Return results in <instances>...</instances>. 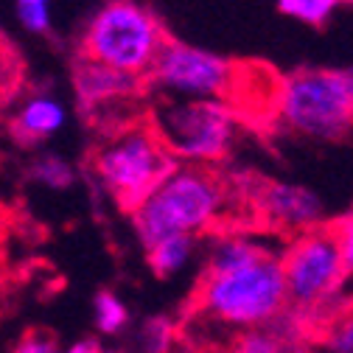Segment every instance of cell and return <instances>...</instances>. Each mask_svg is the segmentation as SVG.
I'll return each mask as SVG.
<instances>
[{
    "mask_svg": "<svg viewBox=\"0 0 353 353\" xmlns=\"http://www.w3.org/2000/svg\"><path fill=\"white\" fill-rule=\"evenodd\" d=\"M292 353H320L314 345H308V347H297V350H292Z\"/></svg>",
    "mask_w": 353,
    "mask_h": 353,
    "instance_id": "obj_25",
    "label": "cell"
},
{
    "mask_svg": "<svg viewBox=\"0 0 353 353\" xmlns=\"http://www.w3.org/2000/svg\"><path fill=\"white\" fill-rule=\"evenodd\" d=\"M228 353H292V347L278 334V328L270 323V325L250 328V331H241L239 336H233Z\"/></svg>",
    "mask_w": 353,
    "mask_h": 353,
    "instance_id": "obj_19",
    "label": "cell"
},
{
    "mask_svg": "<svg viewBox=\"0 0 353 353\" xmlns=\"http://www.w3.org/2000/svg\"><path fill=\"white\" fill-rule=\"evenodd\" d=\"M314 347L320 353H353V300H342L320 320Z\"/></svg>",
    "mask_w": 353,
    "mask_h": 353,
    "instance_id": "obj_14",
    "label": "cell"
},
{
    "mask_svg": "<svg viewBox=\"0 0 353 353\" xmlns=\"http://www.w3.org/2000/svg\"><path fill=\"white\" fill-rule=\"evenodd\" d=\"M28 180L46 191H68L76 185V168L62 154L42 152L28 165Z\"/></svg>",
    "mask_w": 353,
    "mask_h": 353,
    "instance_id": "obj_15",
    "label": "cell"
},
{
    "mask_svg": "<svg viewBox=\"0 0 353 353\" xmlns=\"http://www.w3.org/2000/svg\"><path fill=\"white\" fill-rule=\"evenodd\" d=\"M176 165L180 163L149 118L110 132L93 152V176L99 188L126 213L141 208Z\"/></svg>",
    "mask_w": 353,
    "mask_h": 353,
    "instance_id": "obj_4",
    "label": "cell"
},
{
    "mask_svg": "<svg viewBox=\"0 0 353 353\" xmlns=\"http://www.w3.org/2000/svg\"><path fill=\"white\" fill-rule=\"evenodd\" d=\"M141 90V76H132L101 62L84 59L73 70V93L84 112H110L112 107L129 104Z\"/></svg>",
    "mask_w": 353,
    "mask_h": 353,
    "instance_id": "obj_10",
    "label": "cell"
},
{
    "mask_svg": "<svg viewBox=\"0 0 353 353\" xmlns=\"http://www.w3.org/2000/svg\"><path fill=\"white\" fill-rule=\"evenodd\" d=\"M152 87L163 99H222L239 93L241 68L210 48L168 39L154 68L149 70ZM233 104V101H230Z\"/></svg>",
    "mask_w": 353,
    "mask_h": 353,
    "instance_id": "obj_8",
    "label": "cell"
},
{
    "mask_svg": "<svg viewBox=\"0 0 353 353\" xmlns=\"http://www.w3.org/2000/svg\"><path fill=\"white\" fill-rule=\"evenodd\" d=\"M272 118L312 143L353 141V68H300L275 81Z\"/></svg>",
    "mask_w": 353,
    "mask_h": 353,
    "instance_id": "obj_2",
    "label": "cell"
},
{
    "mask_svg": "<svg viewBox=\"0 0 353 353\" xmlns=\"http://www.w3.org/2000/svg\"><path fill=\"white\" fill-rule=\"evenodd\" d=\"M342 3H347V6H353V0H342Z\"/></svg>",
    "mask_w": 353,
    "mask_h": 353,
    "instance_id": "obj_26",
    "label": "cell"
},
{
    "mask_svg": "<svg viewBox=\"0 0 353 353\" xmlns=\"http://www.w3.org/2000/svg\"><path fill=\"white\" fill-rule=\"evenodd\" d=\"M93 323L101 336H118L129 325V305L112 289H101L93 297Z\"/></svg>",
    "mask_w": 353,
    "mask_h": 353,
    "instance_id": "obj_16",
    "label": "cell"
},
{
    "mask_svg": "<svg viewBox=\"0 0 353 353\" xmlns=\"http://www.w3.org/2000/svg\"><path fill=\"white\" fill-rule=\"evenodd\" d=\"M228 180L210 165L180 163L152 196L132 210V228L143 247H152L171 236H205L228 219L230 208Z\"/></svg>",
    "mask_w": 353,
    "mask_h": 353,
    "instance_id": "obj_1",
    "label": "cell"
},
{
    "mask_svg": "<svg viewBox=\"0 0 353 353\" xmlns=\"http://www.w3.org/2000/svg\"><path fill=\"white\" fill-rule=\"evenodd\" d=\"M152 126L176 157L188 165L222 163L241 132L239 110L222 99H163L149 112Z\"/></svg>",
    "mask_w": 353,
    "mask_h": 353,
    "instance_id": "obj_5",
    "label": "cell"
},
{
    "mask_svg": "<svg viewBox=\"0 0 353 353\" xmlns=\"http://www.w3.org/2000/svg\"><path fill=\"white\" fill-rule=\"evenodd\" d=\"M196 241L194 236H171L163 239L152 247H146V261H149V270L157 278H174L185 272L194 258H196Z\"/></svg>",
    "mask_w": 353,
    "mask_h": 353,
    "instance_id": "obj_13",
    "label": "cell"
},
{
    "mask_svg": "<svg viewBox=\"0 0 353 353\" xmlns=\"http://www.w3.org/2000/svg\"><path fill=\"white\" fill-rule=\"evenodd\" d=\"M275 6L283 17H292L312 28H323L342 6V0H275Z\"/></svg>",
    "mask_w": 353,
    "mask_h": 353,
    "instance_id": "obj_18",
    "label": "cell"
},
{
    "mask_svg": "<svg viewBox=\"0 0 353 353\" xmlns=\"http://www.w3.org/2000/svg\"><path fill=\"white\" fill-rule=\"evenodd\" d=\"M68 123V107L48 90L28 93L9 115V135L14 143L31 149L57 138Z\"/></svg>",
    "mask_w": 353,
    "mask_h": 353,
    "instance_id": "obj_11",
    "label": "cell"
},
{
    "mask_svg": "<svg viewBox=\"0 0 353 353\" xmlns=\"http://www.w3.org/2000/svg\"><path fill=\"white\" fill-rule=\"evenodd\" d=\"M99 353H126V350H123V347H107V345H101Z\"/></svg>",
    "mask_w": 353,
    "mask_h": 353,
    "instance_id": "obj_24",
    "label": "cell"
},
{
    "mask_svg": "<svg viewBox=\"0 0 353 353\" xmlns=\"http://www.w3.org/2000/svg\"><path fill=\"white\" fill-rule=\"evenodd\" d=\"M331 230L339 241V250H342V258H345V267L347 272L353 275V208L347 213H342L336 222H331Z\"/></svg>",
    "mask_w": 353,
    "mask_h": 353,
    "instance_id": "obj_21",
    "label": "cell"
},
{
    "mask_svg": "<svg viewBox=\"0 0 353 353\" xmlns=\"http://www.w3.org/2000/svg\"><path fill=\"white\" fill-rule=\"evenodd\" d=\"M281 263L289 289V305L323 320L345 300V283L350 278L331 222L289 239L281 250Z\"/></svg>",
    "mask_w": 353,
    "mask_h": 353,
    "instance_id": "obj_7",
    "label": "cell"
},
{
    "mask_svg": "<svg viewBox=\"0 0 353 353\" xmlns=\"http://www.w3.org/2000/svg\"><path fill=\"white\" fill-rule=\"evenodd\" d=\"M272 250L258 241L250 233H219L205 255V272L216 275V272H233L241 267H250V263L261 261L263 255H270Z\"/></svg>",
    "mask_w": 353,
    "mask_h": 353,
    "instance_id": "obj_12",
    "label": "cell"
},
{
    "mask_svg": "<svg viewBox=\"0 0 353 353\" xmlns=\"http://www.w3.org/2000/svg\"><path fill=\"white\" fill-rule=\"evenodd\" d=\"M14 12L20 26L28 34H48L54 26V12H51V0H14Z\"/></svg>",
    "mask_w": 353,
    "mask_h": 353,
    "instance_id": "obj_20",
    "label": "cell"
},
{
    "mask_svg": "<svg viewBox=\"0 0 353 353\" xmlns=\"http://www.w3.org/2000/svg\"><path fill=\"white\" fill-rule=\"evenodd\" d=\"M176 328L174 320L168 317H149L141 323L138 334H135V353H171L174 342H176Z\"/></svg>",
    "mask_w": 353,
    "mask_h": 353,
    "instance_id": "obj_17",
    "label": "cell"
},
{
    "mask_svg": "<svg viewBox=\"0 0 353 353\" xmlns=\"http://www.w3.org/2000/svg\"><path fill=\"white\" fill-rule=\"evenodd\" d=\"M99 350H101V342H99V339H93V336H81V339L70 342L62 353H99Z\"/></svg>",
    "mask_w": 353,
    "mask_h": 353,
    "instance_id": "obj_23",
    "label": "cell"
},
{
    "mask_svg": "<svg viewBox=\"0 0 353 353\" xmlns=\"http://www.w3.org/2000/svg\"><path fill=\"white\" fill-rule=\"evenodd\" d=\"M168 42L160 20L141 0H107L81 31V57L107 68L149 76Z\"/></svg>",
    "mask_w": 353,
    "mask_h": 353,
    "instance_id": "obj_6",
    "label": "cell"
},
{
    "mask_svg": "<svg viewBox=\"0 0 353 353\" xmlns=\"http://www.w3.org/2000/svg\"><path fill=\"white\" fill-rule=\"evenodd\" d=\"M62 350L65 347H59L57 339L48 336L46 331H28L12 347V353H62Z\"/></svg>",
    "mask_w": 353,
    "mask_h": 353,
    "instance_id": "obj_22",
    "label": "cell"
},
{
    "mask_svg": "<svg viewBox=\"0 0 353 353\" xmlns=\"http://www.w3.org/2000/svg\"><path fill=\"white\" fill-rule=\"evenodd\" d=\"M252 202L263 222L275 233L289 239L328 225L323 196L303 183H286V180L261 183L258 191L252 194Z\"/></svg>",
    "mask_w": 353,
    "mask_h": 353,
    "instance_id": "obj_9",
    "label": "cell"
},
{
    "mask_svg": "<svg viewBox=\"0 0 353 353\" xmlns=\"http://www.w3.org/2000/svg\"><path fill=\"white\" fill-rule=\"evenodd\" d=\"M286 308L289 289L281 252L275 250L233 272H205L194 300V314L205 325L233 336L275 323Z\"/></svg>",
    "mask_w": 353,
    "mask_h": 353,
    "instance_id": "obj_3",
    "label": "cell"
}]
</instances>
